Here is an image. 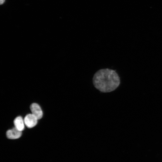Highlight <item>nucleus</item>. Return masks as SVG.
Instances as JSON below:
<instances>
[{"label":"nucleus","instance_id":"nucleus-5","mask_svg":"<svg viewBox=\"0 0 162 162\" xmlns=\"http://www.w3.org/2000/svg\"><path fill=\"white\" fill-rule=\"evenodd\" d=\"M14 124L15 127L19 130L22 131L24 129V120L21 116H18L16 117L14 120Z\"/></svg>","mask_w":162,"mask_h":162},{"label":"nucleus","instance_id":"nucleus-3","mask_svg":"<svg viewBox=\"0 0 162 162\" xmlns=\"http://www.w3.org/2000/svg\"><path fill=\"white\" fill-rule=\"evenodd\" d=\"M30 108L32 114L38 119L42 118L43 115L42 111L40 106L37 104L34 103L30 106Z\"/></svg>","mask_w":162,"mask_h":162},{"label":"nucleus","instance_id":"nucleus-6","mask_svg":"<svg viewBox=\"0 0 162 162\" xmlns=\"http://www.w3.org/2000/svg\"><path fill=\"white\" fill-rule=\"evenodd\" d=\"M5 0H0V4H2L4 2Z\"/></svg>","mask_w":162,"mask_h":162},{"label":"nucleus","instance_id":"nucleus-4","mask_svg":"<svg viewBox=\"0 0 162 162\" xmlns=\"http://www.w3.org/2000/svg\"><path fill=\"white\" fill-rule=\"evenodd\" d=\"M22 131L15 127L8 130L6 132L7 137L10 139H15L20 138L21 136Z\"/></svg>","mask_w":162,"mask_h":162},{"label":"nucleus","instance_id":"nucleus-2","mask_svg":"<svg viewBox=\"0 0 162 162\" xmlns=\"http://www.w3.org/2000/svg\"><path fill=\"white\" fill-rule=\"evenodd\" d=\"M38 118L33 114L26 115L24 119L25 125L28 128H31L35 126L37 124Z\"/></svg>","mask_w":162,"mask_h":162},{"label":"nucleus","instance_id":"nucleus-1","mask_svg":"<svg viewBox=\"0 0 162 162\" xmlns=\"http://www.w3.org/2000/svg\"><path fill=\"white\" fill-rule=\"evenodd\" d=\"M94 87L101 92L109 93L115 90L119 86L120 78L116 70L109 68L97 70L92 79Z\"/></svg>","mask_w":162,"mask_h":162}]
</instances>
